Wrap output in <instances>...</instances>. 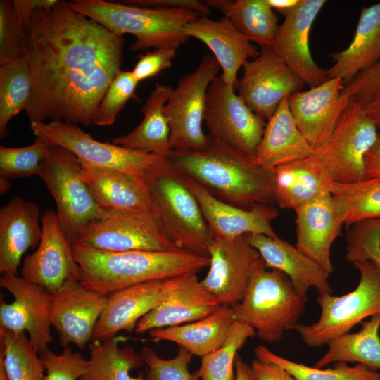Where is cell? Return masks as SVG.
<instances>
[{"label":"cell","mask_w":380,"mask_h":380,"mask_svg":"<svg viewBox=\"0 0 380 380\" xmlns=\"http://www.w3.org/2000/svg\"><path fill=\"white\" fill-rule=\"evenodd\" d=\"M25 31L23 58L32 81L25 110L30 124L94 125L97 108L121 70L123 37L61 0L36 11Z\"/></svg>","instance_id":"1"},{"label":"cell","mask_w":380,"mask_h":380,"mask_svg":"<svg viewBox=\"0 0 380 380\" xmlns=\"http://www.w3.org/2000/svg\"><path fill=\"white\" fill-rule=\"evenodd\" d=\"M167 158L178 172L222 202L243 209L274 202V169L210 138L201 149L172 151Z\"/></svg>","instance_id":"2"},{"label":"cell","mask_w":380,"mask_h":380,"mask_svg":"<svg viewBox=\"0 0 380 380\" xmlns=\"http://www.w3.org/2000/svg\"><path fill=\"white\" fill-rule=\"evenodd\" d=\"M71 245L80 282L108 296L144 282L197 274L210 264L209 257L183 249L113 252Z\"/></svg>","instance_id":"3"},{"label":"cell","mask_w":380,"mask_h":380,"mask_svg":"<svg viewBox=\"0 0 380 380\" xmlns=\"http://www.w3.org/2000/svg\"><path fill=\"white\" fill-rule=\"evenodd\" d=\"M68 3L73 11L116 35H133L132 51L151 48L177 50L189 40L184 33V27L202 16L188 9L138 6L121 1L74 0Z\"/></svg>","instance_id":"4"},{"label":"cell","mask_w":380,"mask_h":380,"mask_svg":"<svg viewBox=\"0 0 380 380\" xmlns=\"http://www.w3.org/2000/svg\"><path fill=\"white\" fill-rule=\"evenodd\" d=\"M151 212L179 248L209 257L213 236L195 196L167 157L145 176Z\"/></svg>","instance_id":"5"},{"label":"cell","mask_w":380,"mask_h":380,"mask_svg":"<svg viewBox=\"0 0 380 380\" xmlns=\"http://www.w3.org/2000/svg\"><path fill=\"white\" fill-rule=\"evenodd\" d=\"M305 303L289 277L267 268L260 257L242 300L232 307L236 321L252 327L261 340L275 343L281 340L284 330L298 324Z\"/></svg>","instance_id":"6"},{"label":"cell","mask_w":380,"mask_h":380,"mask_svg":"<svg viewBox=\"0 0 380 380\" xmlns=\"http://www.w3.org/2000/svg\"><path fill=\"white\" fill-rule=\"evenodd\" d=\"M37 175L55 200L58 224L71 244L88 224L106 215L82 178L80 160L65 148L49 143Z\"/></svg>","instance_id":"7"},{"label":"cell","mask_w":380,"mask_h":380,"mask_svg":"<svg viewBox=\"0 0 380 380\" xmlns=\"http://www.w3.org/2000/svg\"><path fill=\"white\" fill-rule=\"evenodd\" d=\"M360 279L356 289L341 296L319 294V319L310 325L296 324L295 329L306 345L317 348L350 330L369 316L380 315V267L365 260L353 263Z\"/></svg>","instance_id":"8"},{"label":"cell","mask_w":380,"mask_h":380,"mask_svg":"<svg viewBox=\"0 0 380 380\" xmlns=\"http://www.w3.org/2000/svg\"><path fill=\"white\" fill-rule=\"evenodd\" d=\"M380 132L355 96L343 112L329 139L310 158L333 182L352 183L366 179L365 160Z\"/></svg>","instance_id":"9"},{"label":"cell","mask_w":380,"mask_h":380,"mask_svg":"<svg viewBox=\"0 0 380 380\" xmlns=\"http://www.w3.org/2000/svg\"><path fill=\"white\" fill-rule=\"evenodd\" d=\"M220 70L215 58L205 54L196 69L184 75L172 88L163 108L172 151H196L208 143L210 138L203 129L206 96Z\"/></svg>","instance_id":"10"},{"label":"cell","mask_w":380,"mask_h":380,"mask_svg":"<svg viewBox=\"0 0 380 380\" xmlns=\"http://www.w3.org/2000/svg\"><path fill=\"white\" fill-rule=\"evenodd\" d=\"M105 211L102 218L90 222L81 231L73 243L113 252L181 249L168 237L153 212Z\"/></svg>","instance_id":"11"},{"label":"cell","mask_w":380,"mask_h":380,"mask_svg":"<svg viewBox=\"0 0 380 380\" xmlns=\"http://www.w3.org/2000/svg\"><path fill=\"white\" fill-rule=\"evenodd\" d=\"M30 129L36 137L58 145L73 153L81 162L94 166L145 177L167 158L97 141L76 125L64 121L33 122Z\"/></svg>","instance_id":"12"},{"label":"cell","mask_w":380,"mask_h":380,"mask_svg":"<svg viewBox=\"0 0 380 380\" xmlns=\"http://www.w3.org/2000/svg\"><path fill=\"white\" fill-rule=\"evenodd\" d=\"M266 122L220 75L213 80L208 89L204 115L210 139L254 158Z\"/></svg>","instance_id":"13"},{"label":"cell","mask_w":380,"mask_h":380,"mask_svg":"<svg viewBox=\"0 0 380 380\" xmlns=\"http://www.w3.org/2000/svg\"><path fill=\"white\" fill-rule=\"evenodd\" d=\"M236 90L246 104L266 121L286 97L303 91L305 84L276 53L262 47L259 54L246 61Z\"/></svg>","instance_id":"14"},{"label":"cell","mask_w":380,"mask_h":380,"mask_svg":"<svg viewBox=\"0 0 380 380\" xmlns=\"http://www.w3.org/2000/svg\"><path fill=\"white\" fill-rule=\"evenodd\" d=\"M0 286L14 298L8 303L1 298L0 329L15 333L27 332L31 344L39 354L49 349L52 341L51 293L18 274H2Z\"/></svg>","instance_id":"15"},{"label":"cell","mask_w":380,"mask_h":380,"mask_svg":"<svg viewBox=\"0 0 380 380\" xmlns=\"http://www.w3.org/2000/svg\"><path fill=\"white\" fill-rule=\"evenodd\" d=\"M208 253L209 270L201 284L221 305L238 304L260 259L259 253L243 235L231 240L213 238Z\"/></svg>","instance_id":"16"},{"label":"cell","mask_w":380,"mask_h":380,"mask_svg":"<svg viewBox=\"0 0 380 380\" xmlns=\"http://www.w3.org/2000/svg\"><path fill=\"white\" fill-rule=\"evenodd\" d=\"M108 296L84 286L79 279L67 281L51 293L50 322L59 343L84 349L90 341Z\"/></svg>","instance_id":"17"},{"label":"cell","mask_w":380,"mask_h":380,"mask_svg":"<svg viewBox=\"0 0 380 380\" xmlns=\"http://www.w3.org/2000/svg\"><path fill=\"white\" fill-rule=\"evenodd\" d=\"M42 235L36 251L27 255L20 274L26 281L53 293L67 281L80 279L72 245L62 232L56 212L46 210L41 218Z\"/></svg>","instance_id":"18"},{"label":"cell","mask_w":380,"mask_h":380,"mask_svg":"<svg viewBox=\"0 0 380 380\" xmlns=\"http://www.w3.org/2000/svg\"><path fill=\"white\" fill-rule=\"evenodd\" d=\"M343 84L341 78H331L288 96L295 122L314 150L329 139L350 100L342 91Z\"/></svg>","instance_id":"19"},{"label":"cell","mask_w":380,"mask_h":380,"mask_svg":"<svg viewBox=\"0 0 380 380\" xmlns=\"http://www.w3.org/2000/svg\"><path fill=\"white\" fill-rule=\"evenodd\" d=\"M325 0H300L284 14L272 49L310 88L328 80L325 70L314 61L310 49L312 26L326 4Z\"/></svg>","instance_id":"20"},{"label":"cell","mask_w":380,"mask_h":380,"mask_svg":"<svg viewBox=\"0 0 380 380\" xmlns=\"http://www.w3.org/2000/svg\"><path fill=\"white\" fill-rule=\"evenodd\" d=\"M181 175L198 202L213 238L231 240L249 234L278 237L271 223L279 213L271 205L259 204L251 209L241 208L220 201L194 179Z\"/></svg>","instance_id":"21"},{"label":"cell","mask_w":380,"mask_h":380,"mask_svg":"<svg viewBox=\"0 0 380 380\" xmlns=\"http://www.w3.org/2000/svg\"><path fill=\"white\" fill-rule=\"evenodd\" d=\"M221 305L201 284L196 274L169 279L165 298L137 324L134 331L180 325L203 318Z\"/></svg>","instance_id":"22"},{"label":"cell","mask_w":380,"mask_h":380,"mask_svg":"<svg viewBox=\"0 0 380 380\" xmlns=\"http://www.w3.org/2000/svg\"><path fill=\"white\" fill-rule=\"evenodd\" d=\"M296 246L330 274L331 248L343 225L331 193H325L296 210Z\"/></svg>","instance_id":"23"},{"label":"cell","mask_w":380,"mask_h":380,"mask_svg":"<svg viewBox=\"0 0 380 380\" xmlns=\"http://www.w3.org/2000/svg\"><path fill=\"white\" fill-rule=\"evenodd\" d=\"M248 243L258 251L265 266L286 274L296 292L307 301V293L315 288L319 294H331L330 274L296 246L279 237L261 234H246Z\"/></svg>","instance_id":"24"},{"label":"cell","mask_w":380,"mask_h":380,"mask_svg":"<svg viewBox=\"0 0 380 380\" xmlns=\"http://www.w3.org/2000/svg\"><path fill=\"white\" fill-rule=\"evenodd\" d=\"M184 33L189 39L195 38L210 49L222 70L221 78L235 89L240 68L260 52L224 17L213 20L208 16H201L188 23Z\"/></svg>","instance_id":"25"},{"label":"cell","mask_w":380,"mask_h":380,"mask_svg":"<svg viewBox=\"0 0 380 380\" xmlns=\"http://www.w3.org/2000/svg\"><path fill=\"white\" fill-rule=\"evenodd\" d=\"M169 279L131 286L110 295L94 329L93 339L103 341L120 331L131 332L137 322L165 297Z\"/></svg>","instance_id":"26"},{"label":"cell","mask_w":380,"mask_h":380,"mask_svg":"<svg viewBox=\"0 0 380 380\" xmlns=\"http://www.w3.org/2000/svg\"><path fill=\"white\" fill-rule=\"evenodd\" d=\"M39 205L16 196L0 209V272L18 274L24 253L37 248L42 224Z\"/></svg>","instance_id":"27"},{"label":"cell","mask_w":380,"mask_h":380,"mask_svg":"<svg viewBox=\"0 0 380 380\" xmlns=\"http://www.w3.org/2000/svg\"><path fill=\"white\" fill-rule=\"evenodd\" d=\"M81 165L84 182L103 210L151 211V198L144 176L82 162Z\"/></svg>","instance_id":"28"},{"label":"cell","mask_w":380,"mask_h":380,"mask_svg":"<svg viewBox=\"0 0 380 380\" xmlns=\"http://www.w3.org/2000/svg\"><path fill=\"white\" fill-rule=\"evenodd\" d=\"M314 149L305 139L291 115L288 97L266 122L254 156L257 163L274 169L310 156Z\"/></svg>","instance_id":"29"},{"label":"cell","mask_w":380,"mask_h":380,"mask_svg":"<svg viewBox=\"0 0 380 380\" xmlns=\"http://www.w3.org/2000/svg\"><path fill=\"white\" fill-rule=\"evenodd\" d=\"M330 57L334 64L325 70L328 80L340 77L344 84L380 59V1L361 9L350 44Z\"/></svg>","instance_id":"30"},{"label":"cell","mask_w":380,"mask_h":380,"mask_svg":"<svg viewBox=\"0 0 380 380\" xmlns=\"http://www.w3.org/2000/svg\"><path fill=\"white\" fill-rule=\"evenodd\" d=\"M235 321L233 307L221 305L203 318L180 325L152 329L149 335L154 341H172L192 355L203 357L224 344Z\"/></svg>","instance_id":"31"},{"label":"cell","mask_w":380,"mask_h":380,"mask_svg":"<svg viewBox=\"0 0 380 380\" xmlns=\"http://www.w3.org/2000/svg\"><path fill=\"white\" fill-rule=\"evenodd\" d=\"M274 202L281 208L296 210L325 193L333 183L327 172L310 156L274 169Z\"/></svg>","instance_id":"32"},{"label":"cell","mask_w":380,"mask_h":380,"mask_svg":"<svg viewBox=\"0 0 380 380\" xmlns=\"http://www.w3.org/2000/svg\"><path fill=\"white\" fill-rule=\"evenodd\" d=\"M171 86L156 83L141 107L144 118L129 133L113 138L111 143L132 150L167 157L172 151L170 126L163 108L172 90Z\"/></svg>","instance_id":"33"},{"label":"cell","mask_w":380,"mask_h":380,"mask_svg":"<svg viewBox=\"0 0 380 380\" xmlns=\"http://www.w3.org/2000/svg\"><path fill=\"white\" fill-rule=\"evenodd\" d=\"M220 11L234 27L251 43L272 47L279 28L278 17L266 0H206Z\"/></svg>","instance_id":"34"},{"label":"cell","mask_w":380,"mask_h":380,"mask_svg":"<svg viewBox=\"0 0 380 380\" xmlns=\"http://www.w3.org/2000/svg\"><path fill=\"white\" fill-rule=\"evenodd\" d=\"M380 315L372 316L369 321L361 322V329L356 333H346L328 343L326 353L315 367L322 368L337 362H358L367 368L380 369Z\"/></svg>","instance_id":"35"},{"label":"cell","mask_w":380,"mask_h":380,"mask_svg":"<svg viewBox=\"0 0 380 380\" xmlns=\"http://www.w3.org/2000/svg\"><path fill=\"white\" fill-rule=\"evenodd\" d=\"M126 339L115 336L103 341L92 340L88 344L89 367L80 380H146L142 374L130 375V371L141 367L144 361L132 347H120V343Z\"/></svg>","instance_id":"36"},{"label":"cell","mask_w":380,"mask_h":380,"mask_svg":"<svg viewBox=\"0 0 380 380\" xmlns=\"http://www.w3.org/2000/svg\"><path fill=\"white\" fill-rule=\"evenodd\" d=\"M330 193L347 227L362 221L380 219V178L346 184L333 182Z\"/></svg>","instance_id":"37"},{"label":"cell","mask_w":380,"mask_h":380,"mask_svg":"<svg viewBox=\"0 0 380 380\" xmlns=\"http://www.w3.org/2000/svg\"><path fill=\"white\" fill-rule=\"evenodd\" d=\"M32 89L28 65L23 57L0 65V137L8 134L11 120L25 110Z\"/></svg>","instance_id":"38"},{"label":"cell","mask_w":380,"mask_h":380,"mask_svg":"<svg viewBox=\"0 0 380 380\" xmlns=\"http://www.w3.org/2000/svg\"><path fill=\"white\" fill-rule=\"evenodd\" d=\"M0 362L9 380H44L39 355L25 333L0 329Z\"/></svg>","instance_id":"39"},{"label":"cell","mask_w":380,"mask_h":380,"mask_svg":"<svg viewBox=\"0 0 380 380\" xmlns=\"http://www.w3.org/2000/svg\"><path fill=\"white\" fill-rule=\"evenodd\" d=\"M257 359L274 363L284 368L296 380H380V373L358 364L350 367L347 362H335L332 368L310 367L279 356L260 345L255 348Z\"/></svg>","instance_id":"40"},{"label":"cell","mask_w":380,"mask_h":380,"mask_svg":"<svg viewBox=\"0 0 380 380\" xmlns=\"http://www.w3.org/2000/svg\"><path fill=\"white\" fill-rule=\"evenodd\" d=\"M256 334L248 324L235 321L230 334L218 349L201 357L196 375L201 380H234V361L246 341Z\"/></svg>","instance_id":"41"},{"label":"cell","mask_w":380,"mask_h":380,"mask_svg":"<svg viewBox=\"0 0 380 380\" xmlns=\"http://www.w3.org/2000/svg\"><path fill=\"white\" fill-rule=\"evenodd\" d=\"M49 143L36 137L30 145L19 148L0 146V177L8 179L37 175Z\"/></svg>","instance_id":"42"},{"label":"cell","mask_w":380,"mask_h":380,"mask_svg":"<svg viewBox=\"0 0 380 380\" xmlns=\"http://www.w3.org/2000/svg\"><path fill=\"white\" fill-rule=\"evenodd\" d=\"M138 84L132 71L120 70L97 108L94 125H111L125 103L136 97L135 91Z\"/></svg>","instance_id":"43"},{"label":"cell","mask_w":380,"mask_h":380,"mask_svg":"<svg viewBox=\"0 0 380 380\" xmlns=\"http://www.w3.org/2000/svg\"><path fill=\"white\" fill-rule=\"evenodd\" d=\"M147 367L146 380H198L196 374H191L189 365L192 355L180 347L175 357L163 359L150 347L144 346L140 352Z\"/></svg>","instance_id":"44"},{"label":"cell","mask_w":380,"mask_h":380,"mask_svg":"<svg viewBox=\"0 0 380 380\" xmlns=\"http://www.w3.org/2000/svg\"><path fill=\"white\" fill-rule=\"evenodd\" d=\"M25 44V25L10 0L0 1V65L22 58Z\"/></svg>","instance_id":"45"},{"label":"cell","mask_w":380,"mask_h":380,"mask_svg":"<svg viewBox=\"0 0 380 380\" xmlns=\"http://www.w3.org/2000/svg\"><path fill=\"white\" fill-rule=\"evenodd\" d=\"M39 357L46 371L44 380H80L89 367V360L68 347L58 354L47 349Z\"/></svg>","instance_id":"46"},{"label":"cell","mask_w":380,"mask_h":380,"mask_svg":"<svg viewBox=\"0 0 380 380\" xmlns=\"http://www.w3.org/2000/svg\"><path fill=\"white\" fill-rule=\"evenodd\" d=\"M177 49H158L140 56L132 70L138 82L153 77L172 66Z\"/></svg>","instance_id":"47"},{"label":"cell","mask_w":380,"mask_h":380,"mask_svg":"<svg viewBox=\"0 0 380 380\" xmlns=\"http://www.w3.org/2000/svg\"><path fill=\"white\" fill-rule=\"evenodd\" d=\"M380 89V59L370 68L359 72L343 84L342 91L361 99Z\"/></svg>","instance_id":"48"},{"label":"cell","mask_w":380,"mask_h":380,"mask_svg":"<svg viewBox=\"0 0 380 380\" xmlns=\"http://www.w3.org/2000/svg\"><path fill=\"white\" fill-rule=\"evenodd\" d=\"M121 2L129 5L165 8H183L194 11L202 16L210 14V8L205 1L198 0H123Z\"/></svg>","instance_id":"49"},{"label":"cell","mask_w":380,"mask_h":380,"mask_svg":"<svg viewBox=\"0 0 380 380\" xmlns=\"http://www.w3.org/2000/svg\"><path fill=\"white\" fill-rule=\"evenodd\" d=\"M251 367L255 380H296L284 368L270 362L256 358Z\"/></svg>","instance_id":"50"},{"label":"cell","mask_w":380,"mask_h":380,"mask_svg":"<svg viewBox=\"0 0 380 380\" xmlns=\"http://www.w3.org/2000/svg\"><path fill=\"white\" fill-rule=\"evenodd\" d=\"M58 0H13V6L18 18L25 27L32 15L37 10L53 6Z\"/></svg>","instance_id":"51"},{"label":"cell","mask_w":380,"mask_h":380,"mask_svg":"<svg viewBox=\"0 0 380 380\" xmlns=\"http://www.w3.org/2000/svg\"><path fill=\"white\" fill-rule=\"evenodd\" d=\"M367 178H380V135L367 152L365 160Z\"/></svg>","instance_id":"52"},{"label":"cell","mask_w":380,"mask_h":380,"mask_svg":"<svg viewBox=\"0 0 380 380\" xmlns=\"http://www.w3.org/2000/svg\"><path fill=\"white\" fill-rule=\"evenodd\" d=\"M368 116L380 132V89L365 97L358 99Z\"/></svg>","instance_id":"53"},{"label":"cell","mask_w":380,"mask_h":380,"mask_svg":"<svg viewBox=\"0 0 380 380\" xmlns=\"http://www.w3.org/2000/svg\"><path fill=\"white\" fill-rule=\"evenodd\" d=\"M362 260H369L380 267V238L369 239L364 241L359 249Z\"/></svg>","instance_id":"54"},{"label":"cell","mask_w":380,"mask_h":380,"mask_svg":"<svg viewBox=\"0 0 380 380\" xmlns=\"http://www.w3.org/2000/svg\"><path fill=\"white\" fill-rule=\"evenodd\" d=\"M234 380H255L251 367L238 353L234 361Z\"/></svg>","instance_id":"55"},{"label":"cell","mask_w":380,"mask_h":380,"mask_svg":"<svg viewBox=\"0 0 380 380\" xmlns=\"http://www.w3.org/2000/svg\"><path fill=\"white\" fill-rule=\"evenodd\" d=\"M267 3L273 9L283 15L289 12L299 4L300 0H266Z\"/></svg>","instance_id":"56"},{"label":"cell","mask_w":380,"mask_h":380,"mask_svg":"<svg viewBox=\"0 0 380 380\" xmlns=\"http://www.w3.org/2000/svg\"><path fill=\"white\" fill-rule=\"evenodd\" d=\"M11 188L10 179L0 177V194H5Z\"/></svg>","instance_id":"57"},{"label":"cell","mask_w":380,"mask_h":380,"mask_svg":"<svg viewBox=\"0 0 380 380\" xmlns=\"http://www.w3.org/2000/svg\"><path fill=\"white\" fill-rule=\"evenodd\" d=\"M0 380H9L6 372L5 371V369L2 365V363L0 362Z\"/></svg>","instance_id":"58"}]
</instances>
